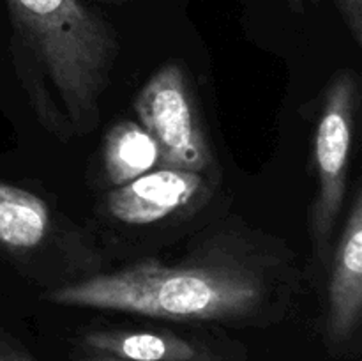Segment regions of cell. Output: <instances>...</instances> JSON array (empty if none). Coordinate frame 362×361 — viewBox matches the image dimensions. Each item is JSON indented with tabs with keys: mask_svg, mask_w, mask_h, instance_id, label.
I'll return each mask as SVG.
<instances>
[{
	"mask_svg": "<svg viewBox=\"0 0 362 361\" xmlns=\"http://www.w3.org/2000/svg\"><path fill=\"white\" fill-rule=\"evenodd\" d=\"M262 297L255 271L233 262L168 268L140 262L53 290L49 301L67 306L129 311L172 321H225L243 317Z\"/></svg>",
	"mask_w": 362,
	"mask_h": 361,
	"instance_id": "6da1fadb",
	"label": "cell"
},
{
	"mask_svg": "<svg viewBox=\"0 0 362 361\" xmlns=\"http://www.w3.org/2000/svg\"><path fill=\"white\" fill-rule=\"evenodd\" d=\"M140 124L154 138L163 168L200 172L211 163L207 138L197 117L182 69L163 66L138 92Z\"/></svg>",
	"mask_w": 362,
	"mask_h": 361,
	"instance_id": "7a4b0ae2",
	"label": "cell"
},
{
	"mask_svg": "<svg viewBox=\"0 0 362 361\" xmlns=\"http://www.w3.org/2000/svg\"><path fill=\"white\" fill-rule=\"evenodd\" d=\"M356 78L350 71L331 81L315 134L318 197L313 211V234L320 246L331 237L345 198L346 168L354 138Z\"/></svg>",
	"mask_w": 362,
	"mask_h": 361,
	"instance_id": "3957f363",
	"label": "cell"
},
{
	"mask_svg": "<svg viewBox=\"0 0 362 361\" xmlns=\"http://www.w3.org/2000/svg\"><path fill=\"white\" fill-rule=\"evenodd\" d=\"M198 172L159 168L122 184L108 195V211L127 225H148L189 204L202 190Z\"/></svg>",
	"mask_w": 362,
	"mask_h": 361,
	"instance_id": "277c9868",
	"label": "cell"
},
{
	"mask_svg": "<svg viewBox=\"0 0 362 361\" xmlns=\"http://www.w3.org/2000/svg\"><path fill=\"white\" fill-rule=\"evenodd\" d=\"M362 310V197L357 191L346 219L329 283V336L346 342L357 329Z\"/></svg>",
	"mask_w": 362,
	"mask_h": 361,
	"instance_id": "5b68a950",
	"label": "cell"
},
{
	"mask_svg": "<svg viewBox=\"0 0 362 361\" xmlns=\"http://www.w3.org/2000/svg\"><path fill=\"white\" fill-rule=\"evenodd\" d=\"M85 345L95 354L122 361H193L197 350L173 333L94 331Z\"/></svg>",
	"mask_w": 362,
	"mask_h": 361,
	"instance_id": "8992f818",
	"label": "cell"
},
{
	"mask_svg": "<svg viewBox=\"0 0 362 361\" xmlns=\"http://www.w3.org/2000/svg\"><path fill=\"white\" fill-rule=\"evenodd\" d=\"M49 229L48 205L21 188L0 183V244L11 250L39 246Z\"/></svg>",
	"mask_w": 362,
	"mask_h": 361,
	"instance_id": "52a82bcc",
	"label": "cell"
},
{
	"mask_svg": "<svg viewBox=\"0 0 362 361\" xmlns=\"http://www.w3.org/2000/svg\"><path fill=\"white\" fill-rule=\"evenodd\" d=\"M103 158L108 179L117 186H122L158 165L159 149L141 124L124 120L115 124L106 134Z\"/></svg>",
	"mask_w": 362,
	"mask_h": 361,
	"instance_id": "ba28073f",
	"label": "cell"
},
{
	"mask_svg": "<svg viewBox=\"0 0 362 361\" xmlns=\"http://www.w3.org/2000/svg\"><path fill=\"white\" fill-rule=\"evenodd\" d=\"M336 6L345 18L357 45H362V0H336Z\"/></svg>",
	"mask_w": 362,
	"mask_h": 361,
	"instance_id": "9c48e42d",
	"label": "cell"
},
{
	"mask_svg": "<svg viewBox=\"0 0 362 361\" xmlns=\"http://www.w3.org/2000/svg\"><path fill=\"white\" fill-rule=\"evenodd\" d=\"M0 361H34L27 353L20 349V347L13 345L7 342L6 338L0 336Z\"/></svg>",
	"mask_w": 362,
	"mask_h": 361,
	"instance_id": "30bf717a",
	"label": "cell"
},
{
	"mask_svg": "<svg viewBox=\"0 0 362 361\" xmlns=\"http://www.w3.org/2000/svg\"><path fill=\"white\" fill-rule=\"evenodd\" d=\"M80 361H122V360H115V357L103 356V354H90V356L81 357Z\"/></svg>",
	"mask_w": 362,
	"mask_h": 361,
	"instance_id": "8fae6325",
	"label": "cell"
},
{
	"mask_svg": "<svg viewBox=\"0 0 362 361\" xmlns=\"http://www.w3.org/2000/svg\"><path fill=\"white\" fill-rule=\"evenodd\" d=\"M304 2H306V0H290V6L296 7V9H299Z\"/></svg>",
	"mask_w": 362,
	"mask_h": 361,
	"instance_id": "7c38bea8",
	"label": "cell"
}]
</instances>
